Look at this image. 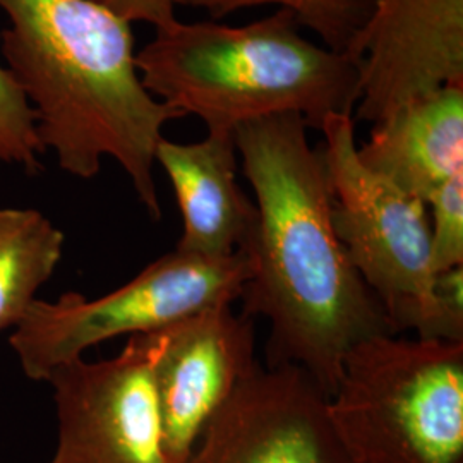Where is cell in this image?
<instances>
[{
	"instance_id": "8fae6325",
	"label": "cell",
	"mask_w": 463,
	"mask_h": 463,
	"mask_svg": "<svg viewBox=\"0 0 463 463\" xmlns=\"http://www.w3.org/2000/svg\"><path fill=\"white\" fill-rule=\"evenodd\" d=\"M156 164L165 170L183 213L177 250L201 260H223L248 248L258 208L237 183L233 133L213 131L191 145L164 137Z\"/></svg>"
},
{
	"instance_id": "9c48e42d",
	"label": "cell",
	"mask_w": 463,
	"mask_h": 463,
	"mask_svg": "<svg viewBox=\"0 0 463 463\" xmlns=\"http://www.w3.org/2000/svg\"><path fill=\"white\" fill-rule=\"evenodd\" d=\"M348 57L359 64L361 122L463 86V0H378Z\"/></svg>"
},
{
	"instance_id": "9a60e30c",
	"label": "cell",
	"mask_w": 463,
	"mask_h": 463,
	"mask_svg": "<svg viewBox=\"0 0 463 463\" xmlns=\"http://www.w3.org/2000/svg\"><path fill=\"white\" fill-rule=\"evenodd\" d=\"M43 153L36 114L9 71L0 64V164H16L28 174H38Z\"/></svg>"
},
{
	"instance_id": "277c9868",
	"label": "cell",
	"mask_w": 463,
	"mask_h": 463,
	"mask_svg": "<svg viewBox=\"0 0 463 463\" xmlns=\"http://www.w3.org/2000/svg\"><path fill=\"white\" fill-rule=\"evenodd\" d=\"M328 412L350 463H463V342L367 338Z\"/></svg>"
},
{
	"instance_id": "6da1fadb",
	"label": "cell",
	"mask_w": 463,
	"mask_h": 463,
	"mask_svg": "<svg viewBox=\"0 0 463 463\" xmlns=\"http://www.w3.org/2000/svg\"><path fill=\"white\" fill-rule=\"evenodd\" d=\"M233 141L258 208L241 313L269 323L268 367H298L333 397L348 350L393 331L336 237L323 149L296 114L244 122Z\"/></svg>"
},
{
	"instance_id": "52a82bcc",
	"label": "cell",
	"mask_w": 463,
	"mask_h": 463,
	"mask_svg": "<svg viewBox=\"0 0 463 463\" xmlns=\"http://www.w3.org/2000/svg\"><path fill=\"white\" fill-rule=\"evenodd\" d=\"M155 347V331L133 335L117 357L50 373L59 443L49 463H166Z\"/></svg>"
},
{
	"instance_id": "5b68a950",
	"label": "cell",
	"mask_w": 463,
	"mask_h": 463,
	"mask_svg": "<svg viewBox=\"0 0 463 463\" xmlns=\"http://www.w3.org/2000/svg\"><path fill=\"white\" fill-rule=\"evenodd\" d=\"M319 131L336 237L393 335L415 331L417 338L463 342V330L448 319L434 294L426 203L359 160L354 116H330Z\"/></svg>"
},
{
	"instance_id": "7a4b0ae2",
	"label": "cell",
	"mask_w": 463,
	"mask_h": 463,
	"mask_svg": "<svg viewBox=\"0 0 463 463\" xmlns=\"http://www.w3.org/2000/svg\"><path fill=\"white\" fill-rule=\"evenodd\" d=\"M5 69L36 114V133L61 168L93 179L105 156L133 183L153 220L162 208L156 148L184 114L141 83L131 24L93 0H0Z\"/></svg>"
},
{
	"instance_id": "e0dca14e",
	"label": "cell",
	"mask_w": 463,
	"mask_h": 463,
	"mask_svg": "<svg viewBox=\"0 0 463 463\" xmlns=\"http://www.w3.org/2000/svg\"><path fill=\"white\" fill-rule=\"evenodd\" d=\"M112 14L133 23H148L156 32L172 28L179 19L177 5H187L189 0H93Z\"/></svg>"
},
{
	"instance_id": "ba28073f",
	"label": "cell",
	"mask_w": 463,
	"mask_h": 463,
	"mask_svg": "<svg viewBox=\"0 0 463 463\" xmlns=\"http://www.w3.org/2000/svg\"><path fill=\"white\" fill-rule=\"evenodd\" d=\"M184 463H350L328 397L294 365L260 367L201 430Z\"/></svg>"
},
{
	"instance_id": "4fadbf2b",
	"label": "cell",
	"mask_w": 463,
	"mask_h": 463,
	"mask_svg": "<svg viewBox=\"0 0 463 463\" xmlns=\"http://www.w3.org/2000/svg\"><path fill=\"white\" fill-rule=\"evenodd\" d=\"M64 233L32 208H0V331L16 328L62 258Z\"/></svg>"
},
{
	"instance_id": "30bf717a",
	"label": "cell",
	"mask_w": 463,
	"mask_h": 463,
	"mask_svg": "<svg viewBox=\"0 0 463 463\" xmlns=\"http://www.w3.org/2000/svg\"><path fill=\"white\" fill-rule=\"evenodd\" d=\"M153 381L166 463H184L201 430L249 378L256 359L254 319L220 304L155 331Z\"/></svg>"
},
{
	"instance_id": "7c38bea8",
	"label": "cell",
	"mask_w": 463,
	"mask_h": 463,
	"mask_svg": "<svg viewBox=\"0 0 463 463\" xmlns=\"http://www.w3.org/2000/svg\"><path fill=\"white\" fill-rule=\"evenodd\" d=\"M357 156L369 170L428 204L438 189L463 172V86L411 101L373 124Z\"/></svg>"
},
{
	"instance_id": "5bb4252c",
	"label": "cell",
	"mask_w": 463,
	"mask_h": 463,
	"mask_svg": "<svg viewBox=\"0 0 463 463\" xmlns=\"http://www.w3.org/2000/svg\"><path fill=\"white\" fill-rule=\"evenodd\" d=\"M378 0H189L187 5L201 7L213 19L232 13L258 7L279 5L298 17L300 28H307L323 42V47L345 53L364 30Z\"/></svg>"
},
{
	"instance_id": "8992f818",
	"label": "cell",
	"mask_w": 463,
	"mask_h": 463,
	"mask_svg": "<svg viewBox=\"0 0 463 463\" xmlns=\"http://www.w3.org/2000/svg\"><path fill=\"white\" fill-rule=\"evenodd\" d=\"M249 277L250 263L242 250L201 260L175 249L95 300L78 292L55 302L34 298L9 344L30 380L47 381L55 367L110 338L162 330L206 307L237 302Z\"/></svg>"
},
{
	"instance_id": "3957f363",
	"label": "cell",
	"mask_w": 463,
	"mask_h": 463,
	"mask_svg": "<svg viewBox=\"0 0 463 463\" xmlns=\"http://www.w3.org/2000/svg\"><path fill=\"white\" fill-rule=\"evenodd\" d=\"M136 67L155 99L208 133L281 114L319 131L359 101V64L306 40L285 9L244 26L177 21L136 53Z\"/></svg>"
},
{
	"instance_id": "ac0fdd59",
	"label": "cell",
	"mask_w": 463,
	"mask_h": 463,
	"mask_svg": "<svg viewBox=\"0 0 463 463\" xmlns=\"http://www.w3.org/2000/svg\"><path fill=\"white\" fill-rule=\"evenodd\" d=\"M434 294L448 319L463 330V266L436 273Z\"/></svg>"
},
{
	"instance_id": "2e32d148",
	"label": "cell",
	"mask_w": 463,
	"mask_h": 463,
	"mask_svg": "<svg viewBox=\"0 0 463 463\" xmlns=\"http://www.w3.org/2000/svg\"><path fill=\"white\" fill-rule=\"evenodd\" d=\"M434 273L463 266V172L428 201Z\"/></svg>"
}]
</instances>
